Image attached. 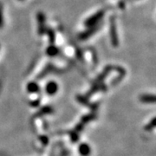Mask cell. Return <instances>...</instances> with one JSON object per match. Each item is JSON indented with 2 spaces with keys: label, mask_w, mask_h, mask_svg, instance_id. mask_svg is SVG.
Here are the masks:
<instances>
[{
  "label": "cell",
  "mask_w": 156,
  "mask_h": 156,
  "mask_svg": "<svg viewBox=\"0 0 156 156\" xmlns=\"http://www.w3.org/2000/svg\"><path fill=\"white\" fill-rule=\"evenodd\" d=\"M47 90L50 92V93H53V92H55L56 90V85L54 83H50L48 85V88H47Z\"/></svg>",
  "instance_id": "cell-8"
},
{
  "label": "cell",
  "mask_w": 156,
  "mask_h": 156,
  "mask_svg": "<svg viewBox=\"0 0 156 156\" xmlns=\"http://www.w3.org/2000/svg\"><path fill=\"white\" fill-rule=\"evenodd\" d=\"M57 52H58V50H57V48H56V46H54V45H50V47L47 49V54L49 56H56V54H57Z\"/></svg>",
  "instance_id": "cell-5"
},
{
  "label": "cell",
  "mask_w": 156,
  "mask_h": 156,
  "mask_svg": "<svg viewBox=\"0 0 156 156\" xmlns=\"http://www.w3.org/2000/svg\"><path fill=\"white\" fill-rule=\"evenodd\" d=\"M4 10H3V6L0 5V28L3 27L4 25Z\"/></svg>",
  "instance_id": "cell-7"
},
{
  "label": "cell",
  "mask_w": 156,
  "mask_h": 156,
  "mask_svg": "<svg viewBox=\"0 0 156 156\" xmlns=\"http://www.w3.org/2000/svg\"><path fill=\"white\" fill-rule=\"evenodd\" d=\"M110 37H111V43L113 46L116 47L119 42H118V35L116 31V25H115V18L112 17L110 21Z\"/></svg>",
  "instance_id": "cell-2"
},
{
  "label": "cell",
  "mask_w": 156,
  "mask_h": 156,
  "mask_svg": "<svg viewBox=\"0 0 156 156\" xmlns=\"http://www.w3.org/2000/svg\"><path fill=\"white\" fill-rule=\"evenodd\" d=\"M101 27V24H100V23L96 24L95 26H92V27H90V29H89L88 31H85V32H83V33L81 34L79 36V37L82 39V40H85V39L89 38V37H91L93 34H95Z\"/></svg>",
  "instance_id": "cell-3"
},
{
  "label": "cell",
  "mask_w": 156,
  "mask_h": 156,
  "mask_svg": "<svg viewBox=\"0 0 156 156\" xmlns=\"http://www.w3.org/2000/svg\"><path fill=\"white\" fill-rule=\"evenodd\" d=\"M104 13H105V11H103V10H101V11H97L96 13H95L94 15H92L91 17H89L85 21V23H84L85 26L92 27V26H95L96 24H98L99 22L102 19L103 16H104Z\"/></svg>",
  "instance_id": "cell-1"
},
{
  "label": "cell",
  "mask_w": 156,
  "mask_h": 156,
  "mask_svg": "<svg viewBox=\"0 0 156 156\" xmlns=\"http://www.w3.org/2000/svg\"><path fill=\"white\" fill-rule=\"evenodd\" d=\"M37 21H38V33L43 34L45 32V17L43 12H39L37 14Z\"/></svg>",
  "instance_id": "cell-4"
},
{
  "label": "cell",
  "mask_w": 156,
  "mask_h": 156,
  "mask_svg": "<svg viewBox=\"0 0 156 156\" xmlns=\"http://www.w3.org/2000/svg\"><path fill=\"white\" fill-rule=\"evenodd\" d=\"M47 33H48L49 37H50V44H54V42H55V33H54V31L52 30L49 29L48 31H47Z\"/></svg>",
  "instance_id": "cell-6"
}]
</instances>
